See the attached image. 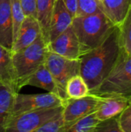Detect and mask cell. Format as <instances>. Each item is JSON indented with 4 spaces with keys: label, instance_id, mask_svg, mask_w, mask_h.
I'll list each match as a JSON object with an SVG mask.
<instances>
[{
    "label": "cell",
    "instance_id": "cell-12",
    "mask_svg": "<svg viewBox=\"0 0 131 132\" xmlns=\"http://www.w3.org/2000/svg\"><path fill=\"white\" fill-rule=\"evenodd\" d=\"M26 85L34 86L46 90L47 92H50L57 95L64 101L69 99L66 95L59 89L52 74L46 68L45 63L41 65L38 70L28 79L26 81Z\"/></svg>",
    "mask_w": 131,
    "mask_h": 132
},
{
    "label": "cell",
    "instance_id": "cell-30",
    "mask_svg": "<svg viewBox=\"0 0 131 132\" xmlns=\"http://www.w3.org/2000/svg\"><path fill=\"white\" fill-rule=\"evenodd\" d=\"M0 84H1V83H0Z\"/></svg>",
    "mask_w": 131,
    "mask_h": 132
},
{
    "label": "cell",
    "instance_id": "cell-24",
    "mask_svg": "<svg viewBox=\"0 0 131 132\" xmlns=\"http://www.w3.org/2000/svg\"><path fill=\"white\" fill-rule=\"evenodd\" d=\"M103 11L97 0H77V12L76 15H86Z\"/></svg>",
    "mask_w": 131,
    "mask_h": 132
},
{
    "label": "cell",
    "instance_id": "cell-11",
    "mask_svg": "<svg viewBox=\"0 0 131 132\" xmlns=\"http://www.w3.org/2000/svg\"><path fill=\"white\" fill-rule=\"evenodd\" d=\"M73 16L63 0H56L49 28V43L72 25Z\"/></svg>",
    "mask_w": 131,
    "mask_h": 132
},
{
    "label": "cell",
    "instance_id": "cell-2",
    "mask_svg": "<svg viewBox=\"0 0 131 132\" xmlns=\"http://www.w3.org/2000/svg\"><path fill=\"white\" fill-rule=\"evenodd\" d=\"M71 26L79 41L81 55L100 46L117 27L103 11L76 15Z\"/></svg>",
    "mask_w": 131,
    "mask_h": 132
},
{
    "label": "cell",
    "instance_id": "cell-22",
    "mask_svg": "<svg viewBox=\"0 0 131 132\" xmlns=\"http://www.w3.org/2000/svg\"><path fill=\"white\" fill-rule=\"evenodd\" d=\"M11 14L13 25V42L19 32L20 26L25 19V15L21 6L20 0H10Z\"/></svg>",
    "mask_w": 131,
    "mask_h": 132
},
{
    "label": "cell",
    "instance_id": "cell-21",
    "mask_svg": "<svg viewBox=\"0 0 131 132\" xmlns=\"http://www.w3.org/2000/svg\"><path fill=\"white\" fill-rule=\"evenodd\" d=\"M100 121L95 112H93L72 124L66 132H94Z\"/></svg>",
    "mask_w": 131,
    "mask_h": 132
},
{
    "label": "cell",
    "instance_id": "cell-7",
    "mask_svg": "<svg viewBox=\"0 0 131 132\" xmlns=\"http://www.w3.org/2000/svg\"><path fill=\"white\" fill-rule=\"evenodd\" d=\"M45 65L56 80L59 89L66 94L65 87L68 80L75 75L80 74L79 60L68 59L49 50Z\"/></svg>",
    "mask_w": 131,
    "mask_h": 132
},
{
    "label": "cell",
    "instance_id": "cell-13",
    "mask_svg": "<svg viewBox=\"0 0 131 132\" xmlns=\"http://www.w3.org/2000/svg\"><path fill=\"white\" fill-rule=\"evenodd\" d=\"M129 102L120 97H100L95 114L101 121L120 114L129 105Z\"/></svg>",
    "mask_w": 131,
    "mask_h": 132
},
{
    "label": "cell",
    "instance_id": "cell-3",
    "mask_svg": "<svg viewBox=\"0 0 131 132\" xmlns=\"http://www.w3.org/2000/svg\"><path fill=\"white\" fill-rule=\"evenodd\" d=\"M48 52V43L41 34L30 45L12 53L18 92L22 87L26 86L28 79L41 65L45 63Z\"/></svg>",
    "mask_w": 131,
    "mask_h": 132
},
{
    "label": "cell",
    "instance_id": "cell-5",
    "mask_svg": "<svg viewBox=\"0 0 131 132\" xmlns=\"http://www.w3.org/2000/svg\"><path fill=\"white\" fill-rule=\"evenodd\" d=\"M63 105L41 108L10 118L5 126V132H36L45 122L61 112Z\"/></svg>",
    "mask_w": 131,
    "mask_h": 132
},
{
    "label": "cell",
    "instance_id": "cell-10",
    "mask_svg": "<svg viewBox=\"0 0 131 132\" xmlns=\"http://www.w3.org/2000/svg\"><path fill=\"white\" fill-rule=\"evenodd\" d=\"M42 34L39 22L36 18L25 16L13 42L11 52H16L32 43Z\"/></svg>",
    "mask_w": 131,
    "mask_h": 132
},
{
    "label": "cell",
    "instance_id": "cell-23",
    "mask_svg": "<svg viewBox=\"0 0 131 132\" xmlns=\"http://www.w3.org/2000/svg\"><path fill=\"white\" fill-rule=\"evenodd\" d=\"M65 121L63 116V111L53 117L51 119L42 125L36 132H63Z\"/></svg>",
    "mask_w": 131,
    "mask_h": 132
},
{
    "label": "cell",
    "instance_id": "cell-15",
    "mask_svg": "<svg viewBox=\"0 0 131 132\" xmlns=\"http://www.w3.org/2000/svg\"><path fill=\"white\" fill-rule=\"evenodd\" d=\"M0 83L8 85L17 93L16 79L10 50L0 44Z\"/></svg>",
    "mask_w": 131,
    "mask_h": 132
},
{
    "label": "cell",
    "instance_id": "cell-17",
    "mask_svg": "<svg viewBox=\"0 0 131 132\" xmlns=\"http://www.w3.org/2000/svg\"><path fill=\"white\" fill-rule=\"evenodd\" d=\"M17 92L11 87L0 84V132H5Z\"/></svg>",
    "mask_w": 131,
    "mask_h": 132
},
{
    "label": "cell",
    "instance_id": "cell-9",
    "mask_svg": "<svg viewBox=\"0 0 131 132\" xmlns=\"http://www.w3.org/2000/svg\"><path fill=\"white\" fill-rule=\"evenodd\" d=\"M49 50L71 60H79L81 56L77 37L70 26L48 43Z\"/></svg>",
    "mask_w": 131,
    "mask_h": 132
},
{
    "label": "cell",
    "instance_id": "cell-29",
    "mask_svg": "<svg viewBox=\"0 0 131 132\" xmlns=\"http://www.w3.org/2000/svg\"><path fill=\"white\" fill-rule=\"evenodd\" d=\"M97 1L99 2L100 5V6H101V9H102V2H103V0H97Z\"/></svg>",
    "mask_w": 131,
    "mask_h": 132
},
{
    "label": "cell",
    "instance_id": "cell-26",
    "mask_svg": "<svg viewBox=\"0 0 131 132\" xmlns=\"http://www.w3.org/2000/svg\"><path fill=\"white\" fill-rule=\"evenodd\" d=\"M119 120L122 132H131V104L120 114Z\"/></svg>",
    "mask_w": 131,
    "mask_h": 132
},
{
    "label": "cell",
    "instance_id": "cell-16",
    "mask_svg": "<svg viewBox=\"0 0 131 132\" xmlns=\"http://www.w3.org/2000/svg\"><path fill=\"white\" fill-rule=\"evenodd\" d=\"M131 6V0H103L102 10L118 26Z\"/></svg>",
    "mask_w": 131,
    "mask_h": 132
},
{
    "label": "cell",
    "instance_id": "cell-28",
    "mask_svg": "<svg viewBox=\"0 0 131 132\" xmlns=\"http://www.w3.org/2000/svg\"><path fill=\"white\" fill-rule=\"evenodd\" d=\"M66 9L72 14L73 18L77 12V0H63Z\"/></svg>",
    "mask_w": 131,
    "mask_h": 132
},
{
    "label": "cell",
    "instance_id": "cell-4",
    "mask_svg": "<svg viewBox=\"0 0 131 132\" xmlns=\"http://www.w3.org/2000/svg\"><path fill=\"white\" fill-rule=\"evenodd\" d=\"M98 97H120L131 104V55L120 49L118 59L110 73L93 91Z\"/></svg>",
    "mask_w": 131,
    "mask_h": 132
},
{
    "label": "cell",
    "instance_id": "cell-6",
    "mask_svg": "<svg viewBox=\"0 0 131 132\" xmlns=\"http://www.w3.org/2000/svg\"><path fill=\"white\" fill-rule=\"evenodd\" d=\"M65 101L59 97L50 92L39 94H21L17 93L8 119L25 112L41 108L58 107L63 105Z\"/></svg>",
    "mask_w": 131,
    "mask_h": 132
},
{
    "label": "cell",
    "instance_id": "cell-1",
    "mask_svg": "<svg viewBox=\"0 0 131 132\" xmlns=\"http://www.w3.org/2000/svg\"><path fill=\"white\" fill-rule=\"evenodd\" d=\"M118 27L97 47L81 55L80 74L86 83L90 92L97 89L114 67L119 54Z\"/></svg>",
    "mask_w": 131,
    "mask_h": 132
},
{
    "label": "cell",
    "instance_id": "cell-20",
    "mask_svg": "<svg viewBox=\"0 0 131 132\" xmlns=\"http://www.w3.org/2000/svg\"><path fill=\"white\" fill-rule=\"evenodd\" d=\"M117 27L120 49L127 54L131 55V6Z\"/></svg>",
    "mask_w": 131,
    "mask_h": 132
},
{
    "label": "cell",
    "instance_id": "cell-14",
    "mask_svg": "<svg viewBox=\"0 0 131 132\" xmlns=\"http://www.w3.org/2000/svg\"><path fill=\"white\" fill-rule=\"evenodd\" d=\"M0 44L10 50L13 44L10 0H0Z\"/></svg>",
    "mask_w": 131,
    "mask_h": 132
},
{
    "label": "cell",
    "instance_id": "cell-18",
    "mask_svg": "<svg viewBox=\"0 0 131 132\" xmlns=\"http://www.w3.org/2000/svg\"><path fill=\"white\" fill-rule=\"evenodd\" d=\"M56 0H37V19L39 22L42 35L49 43V28L53 6Z\"/></svg>",
    "mask_w": 131,
    "mask_h": 132
},
{
    "label": "cell",
    "instance_id": "cell-27",
    "mask_svg": "<svg viewBox=\"0 0 131 132\" xmlns=\"http://www.w3.org/2000/svg\"><path fill=\"white\" fill-rule=\"evenodd\" d=\"M25 16H32L37 19V0H20Z\"/></svg>",
    "mask_w": 131,
    "mask_h": 132
},
{
    "label": "cell",
    "instance_id": "cell-25",
    "mask_svg": "<svg viewBox=\"0 0 131 132\" xmlns=\"http://www.w3.org/2000/svg\"><path fill=\"white\" fill-rule=\"evenodd\" d=\"M119 117L120 114L100 121L94 132H122Z\"/></svg>",
    "mask_w": 131,
    "mask_h": 132
},
{
    "label": "cell",
    "instance_id": "cell-19",
    "mask_svg": "<svg viewBox=\"0 0 131 132\" xmlns=\"http://www.w3.org/2000/svg\"><path fill=\"white\" fill-rule=\"evenodd\" d=\"M65 91L67 97L73 99L81 98L90 94L89 87L80 74L75 75L68 80Z\"/></svg>",
    "mask_w": 131,
    "mask_h": 132
},
{
    "label": "cell",
    "instance_id": "cell-8",
    "mask_svg": "<svg viewBox=\"0 0 131 132\" xmlns=\"http://www.w3.org/2000/svg\"><path fill=\"white\" fill-rule=\"evenodd\" d=\"M99 99L100 97L90 93L81 98L67 99L63 104V116L65 121L63 132H66L67 128L80 118L95 112Z\"/></svg>",
    "mask_w": 131,
    "mask_h": 132
}]
</instances>
